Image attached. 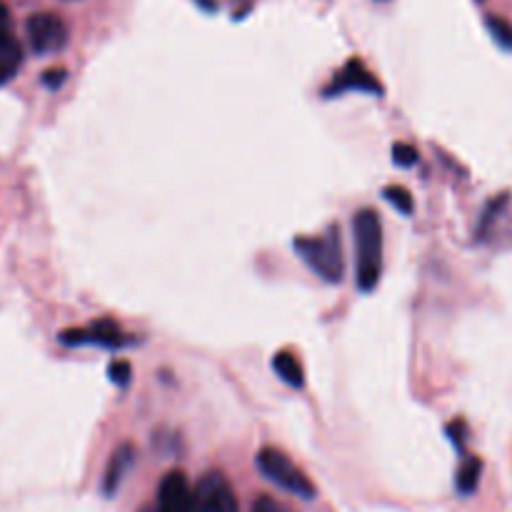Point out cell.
<instances>
[{"label":"cell","mask_w":512,"mask_h":512,"mask_svg":"<svg viewBox=\"0 0 512 512\" xmlns=\"http://www.w3.org/2000/svg\"><path fill=\"white\" fill-rule=\"evenodd\" d=\"M193 512H240L233 485L223 473H205L193 488Z\"/></svg>","instance_id":"cell-4"},{"label":"cell","mask_w":512,"mask_h":512,"mask_svg":"<svg viewBox=\"0 0 512 512\" xmlns=\"http://www.w3.org/2000/svg\"><path fill=\"white\" fill-rule=\"evenodd\" d=\"M255 463H258L260 473H263L270 483L278 485V488L288 490V493L305 500L315 498V485L310 483L308 475H305L288 455L280 453V450L263 448L258 453V460H255Z\"/></svg>","instance_id":"cell-3"},{"label":"cell","mask_w":512,"mask_h":512,"mask_svg":"<svg viewBox=\"0 0 512 512\" xmlns=\"http://www.w3.org/2000/svg\"><path fill=\"white\" fill-rule=\"evenodd\" d=\"M355 283L363 293L378 288L383 275V220L375 210L363 208L353 218Z\"/></svg>","instance_id":"cell-1"},{"label":"cell","mask_w":512,"mask_h":512,"mask_svg":"<svg viewBox=\"0 0 512 512\" xmlns=\"http://www.w3.org/2000/svg\"><path fill=\"white\" fill-rule=\"evenodd\" d=\"M393 163H398L400 168H410V165L418 163V150L408 143H395L393 145Z\"/></svg>","instance_id":"cell-16"},{"label":"cell","mask_w":512,"mask_h":512,"mask_svg":"<svg viewBox=\"0 0 512 512\" xmlns=\"http://www.w3.org/2000/svg\"><path fill=\"white\" fill-rule=\"evenodd\" d=\"M158 512H193V488L180 470H170L158 488Z\"/></svg>","instance_id":"cell-8"},{"label":"cell","mask_w":512,"mask_h":512,"mask_svg":"<svg viewBox=\"0 0 512 512\" xmlns=\"http://www.w3.org/2000/svg\"><path fill=\"white\" fill-rule=\"evenodd\" d=\"M448 435H450V440L458 445V450H463V440H465V423H463V420H455V423H450L448 425Z\"/></svg>","instance_id":"cell-18"},{"label":"cell","mask_w":512,"mask_h":512,"mask_svg":"<svg viewBox=\"0 0 512 512\" xmlns=\"http://www.w3.org/2000/svg\"><path fill=\"white\" fill-rule=\"evenodd\" d=\"M43 83L48 85L50 90L60 88V85L65 83V70H63V68H58V70H48V73L43 75Z\"/></svg>","instance_id":"cell-19"},{"label":"cell","mask_w":512,"mask_h":512,"mask_svg":"<svg viewBox=\"0 0 512 512\" xmlns=\"http://www.w3.org/2000/svg\"><path fill=\"white\" fill-rule=\"evenodd\" d=\"M25 30H28L30 48L35 50V55L58 53L68 43V25L55 13L30 15L28 23H25Z\"/></svg>","instance_id":"cell-5"},{"label":"cell","mask_w":512,"mask_h":512,"mask_svg":"<svg viewBox=\"0 0 512 512\" xmlns=\"http://www.w3.org/2000/svg\"><path fill=\"white\" fill-rule=\"evenodd\" d=\"M485 23H488L490 35L498 40V45H503L505 50H512V23H508L505 18H498V15H488Z\"/></svg>","instance_id":"cell-14"},{"label":"cell","mask_w":512,"mask_h":512,"mask_svg":"<svg viewBox=\"0 0 512 512\" xmlns=\"http://www.w3.org/2000/svg\"><path fill=\"white\" fill-rule=\"evenodd\" d=\"M295 250L305 260L315 275L325 283L338 285L345 275V258H343V238H340L338 225L325 230L323 235H308V238L295 240Z\"/></svg>","instance_id":"cell-2"},{"label":"cell","mask_w":512,"mask_h":512,"mask_svg":"<svg viewBox=\"0 0 512 512\" xmlns=\"http://www.w3.org/2000/svg\"><path fill=\"white\" fill-rule=\"evenodd\" d=\"M23 63V48H20L18 38L10 28V13L3 3H0V85L10 83L15 73Z\"/></svg>","instance_id":"cell-9"},{"label":"cell","mask_w":512,"mask_h":512,"mask_svg":"<svg viewBox=\"0 0 512 512\" xmlns=\"http://www.w3.org/2000/svg\"><path fill=\"white\" fill-rule=\"evenodd\" d=\"M345 90H360V93H370V95H383V85L380 80L365 68V63L360 58L348 60L343 70L333 78V83L323 90L325 98H333V95L345 93Z\"/></svg>","instance_id":"cell-7"},{"label":"cell","mask_w":512,"mask_h":512,"mask_svg":"<svg viewBox=\"0 0 512 512\" xmlns=\"http://www.w3.org/2000/svg\"><path fill=\"white\" fill-rule=\"evenodd\" d=\"M133 460H135V448L130 443H123L113 455H110L108 470H105V478H103V493L108 495V498H113V495L118 493L125 473L133 468Z\"/></svg>","instance_id":"cell-10"},{"label":"cell","mask_w":512,"mask_h":512,"mask_svg":"<svg viewBox=\"0 0 512 512\" xmlns=\"http://www.w3.org/2000/svg\"><path fill=\"white\" fill-rule=\"evenodd\" d=\"M480 473H483V463L478 458H468L458 470V478H455V485H458L460 495H470L478 490Z\"/></svg>","instance_id":"cell-12"},{"label":"cell","mask_w":512,"mask_h":512,"mask_svg":"<svg viewBox=\"0 0 512 512\" xmlns=\"http://www.w3.org/2000/svg\"><path fill=\"white\" fill-rule=\"evenodd\" d=\"M383 195L385 200L403 215L413 213V195H410L408 188H403V185H388V188L383 190Z\"/></svg>","instance_id":"cell-13"},{"label":"cell","mask_w":512,"mask_h":512,"mask_svg":"<svg viewBox=\"0 0 512 512\" xmlns=\"http://www.w3.org/2000/svg\"><path fill=\"white\" fill-rule=\"evenodd\" d=\"M108 378L110 383L118 385V388H125V385L130 383V378H133V365H130L128 360H113V363L108 365Z\"/></svg>","instance_id":"cell-15"},{"label":"cell","mask_w":512,"mask_h":512,"mask_svg":"<svg viewBox=\"0 0 512 512\" xmlns=\"http://www.w3.org/2000/svg\"><path fill=\"white\" fill-rule=\"evenodd\" d=\"M60 343L65 345H98V348H108V350H120L125 348V345L133 343V338H130L128 333H123L120 330V325L115 323V320H95L93 325H88V328L83 330H65L63 335H60Z\"/></svg>","instance_id":"cell-6"},{"label":"cell","mask_w":512,"mask_h":512,"mask_svg":"<svg viewBox=\"0 0 512 512\" xmlns=\"http://www.w3.org/2000/svg\"><path fill=\"white\" fill-rule=\"evenodd\" d=\"M273 370L280 375L283 383H288L290 388H303L305 385V373L300 360L293 353H278L273 358Z\"/></svg>","instance_id":"cell-11"},{"label":"cell","mask_w":512,"mask_h":512,"mask_svg":"<svg viewBox=\"0 0 512 512\" xmlns=\"http://www.w3.org/2000/svg\"><path fill=\"white\" fill-rule=\"evenodd\" d=\"M140 512H158V510H155V508H143Z\"/></svg>","instance_id":"cell-20"},{"label":"cell","mask_w":512,"mask_h":512,"mask_svg":"<svg viewBox=\"0 0 512 512\" xmlns=\"http://www.w3.org/2000/svg\"><path fill=\"white\" fill-rule=\"evenodd\" d=\"M250 512H290V510L285 508L283 503H278V500H273V498H268V495H263V498L255 500L253 510H250Z\"/></svg>","instance_id":"cell-17"}]
</instances>
